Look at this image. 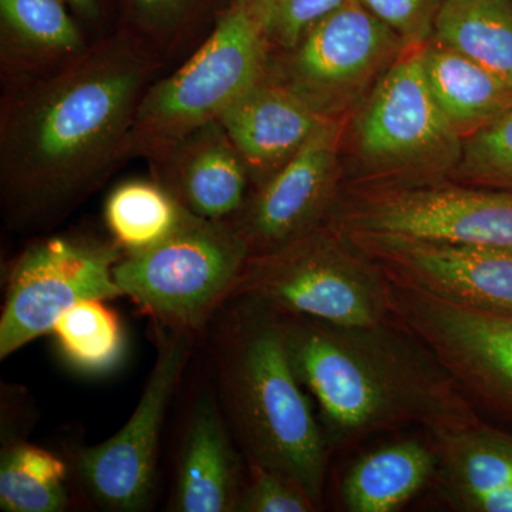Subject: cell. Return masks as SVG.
<instances>
[{"mask_svg":"<svg viewBox=\"0 0 512 512\" xmlns=\"http://www.w3.org/2000/svg\"><path fill=\"white\" fill-rule=\"evenodd\" d=\"M160 57L130 33L10 80L0 119V204L18 234L57 227L131 154Z\"/></svg>","mask_w":512,"mask_h":512,"instance_id":"6da1fadb","label":"cell"},{"mask_svg":"<svg viewBox=\"0 0 512 512\" xmlns=\"http://www.w3.org/2000/svg\"><path fill=\"white\" fill-rule=\"evenodd\" d=\"M276 315L289 362L318 406L330 450L409 426L436 439L481 421L460 384L396 319L343 328Z\"/></svg>","mask_w":512,"mask_h":512,"instance_id":"7a4b0ae2","label":"cell"},{"mask_svg":"<svg viewBox=\"0 0 512 512\" xmlns=\"http://www.w3.org/2000/svg\"><path fill=\"white\" fill-rule=\"evenodd\" d=\"M201 342L245 463L293 478L322 507L330 447L293 372L274 309L235 296L215 313Z\"/></svg>","mask_w":512,"mask_h":512,"instance_id":"3957f363","label":"cell"},{"mask_svg":"<svg viewBox=\"0 0 512 512\" xmlns=\"http://www.w3.org/2000/svg\"><path fill=\"white\" fill-rule=\"evenodd\" d=\"M343 328L393 319L392 285L335 227H316L282 247L249 256L231 298Z\"/></svg>","mask_w":512,"mask_h":512,"instance_id":"277c9868","label":"cell"},{"mask_svg":"<svg viewBox=\"0 0 512 512\" xmlns=\"http://www.w3.org/2000/svg\"><path fill=\"white\" fill-rule=\"evenodd\" d=\"M251 248L229 220L185 210L160 244L123 254L114 281L154 325L204 338L218 309L231 299Z\"/></svg>","mask_w":512,"mask_h":512,"instance_id":"5b68a950","label":"cell"},{"mask_svg":"<svg viewBox=\"0 0 512 512\" xmlns=\"http://www.w3.org/2000/svg\"><path fill=\"white\" fill-rule=\"evenodd\" d=\"M268 47L244 0H235L183 66L148 87L131 130V154L150 157L220 119L265 79Z\"/></svg>","mask_w":512,"mask_h":512,"instance_id":"8992f818","label":"cell"},{"mask_svg":"<svg viewBox=\"0 0 512 512\" xmlns=\"http://www.w3.org/2000/svg\"><path fill=\"white\" fill-rule=\"evenodd\" d=\"M154 329L156 362L130 419L103 443L76 448L67 461L80 493L99 510L141 512L154 503L165 420L201 342L190 333Z\"/></svg>","mask_w":512,"mask_h":512,"instance_id":"52a82bcc","label":"cell"},{"mask_svg":"<svg viewBox=\"0 0 512 512\" xmlns=\"http://www.w3.org/2000/svg\"><path fill=\"white\" fill-rule=\"evenodd\" d=\"M124 252L116 242L80 237L36 239L10 266L0 316V360L8 359L87 299L124 296L114 266Z\"/></svg>","mask_w":512,"mask_h":512,"instance_id":"ba28073f","label":"cell"},{"mask_svg":"<svg viewBox=\"0 0 512 512\" xmlns=\"http://www.w3.org/2000/svg\"><path fill=\"white\" fill-rule=\"evenodd\" d=\"M390 285L393 318L433 353L464 393L512 416V315Z\"/></svg>","mask_w":512,"mask_h":512,"instance_id":"9c48e42d","label":"cell"},{"mask_svg":"<svg viewBox=\"0 0 512 512\" xmlns=\"http://www.w3.org/2000/svg\"><path fill=\"white\" fill-rule=\"evenodd\" d=\"M332 227L342 234L512 249V192L456 185L380 191L356 202Z\"/></svg>","mask_w":512,"mask_h":512,"instance_id":"30bf717a","label":"cell"},{"mask_svg":"<svg viewBox=\"0 0 512 512\" xmlns=\"http://www.w3.org/2000/svg\"><path fill=\"white\" fill-rule=\"evenodd\" d=\"M356 140L383 170H437L461 157L463 138L434 100L421 50L386 70L359 114Z\"/></svg>","mask_w":512,"mask_h":512,"instance_id":"8fae6325","label":"cell"},{"mask_svg":"<svg viewBox=\"0 0 512 512\" xmlns=\"http://www.w3.org/2000/svg\"><path fill=\"white\" fill-rule=\"evenodd\" d=\"M387 281L467 308L512 315V249L343 234Z\"/></svg>","mask_w":512,"mask_h":512,"instance_id":"7c38bea8","label":"cell"},{"mask_svg":"<svg viewBox=\"0 0 512 512\" xmlns=\"http://www.w3.org/2000/svg\"><path fill=\"white\" fill-rule=\"evenodd\" d=\"M402 45V39L359 0H348L320 19L291 50L282 83L326 117Z\"/></svg>","mask_w":512,"mask_h":512,"instance_id":"4fadbf2b","label":"cell"},{"mask_svg":"<svg viewBox=\"0 0 512 512\" xmlns=\"http://www.w3.org/2000/svg\"><path fill=\"white\" fill-rule=\"evenodd\" d=\"M340 126L325 119L311 137L231 218L251 248L264 254L319 227L332 204Z\"/></svg>","mask_w":512,"mask_h":512,"instance_id":"5bb4252c","label":"cell"},{"mask_svg":"<svg viewBox=\"0 0 512 512\" xmlns=\"http://www.w3.org/2000/svg\"><path fill=\"white\" fill-rule=\"evenodd\" d=\"M187 403L167 510L237 512L247 463L228 429L208 367Z\"/></svg>","mask_w":512,"mask_h":512,"instance_id":"9a60e30c","label":"cell"},{"mask_svg":"<svg viewBox=\"0 0 512 512\" xmlns=\"http://www.w3.org/2000/svg\"><path fill=\"white\" fill-rule=\"evenodd\" d=\"M154 180L178 204L208 220H231L247 202L248 167L220 121L151 154Z\"/></svg>","mask_w":512,"mask_h":512,"instance_id":"2e32d148","label":"cell"},{"mask_svg":"<svg viewBox=\"0 0 512 512\" xmlns=\"http://www.w3.org/2000/svg\"><path fill=\"white\" fill-rule=\"evenodd\" d=\"M325 119L284 83L265 77L218 121L249 173L275 174Z\"/></svg>","mask_w":512,"mask_h":512,"instance_id":"e0dca14e","label":"cell"},{"mask_svg":"<svg viewBox=\"0 0 512 512\" xmlns=\"http://www.w3.org/2000/svg\"><path fill=\"white\" fill-rule=\"evenodd\" d=\"M433 441L436 480L448 504L464 512H512V434L478 421Z\"/></svg>","mask_w":512,"mask_h":512,"instance_id":"ac0fdd59","label":"cell"},{"mask_svg":"<svg viewBox=\"0 0 512 512\" xmlns=\"http://www.w3.org/2000/svg\"><path fill=\"white\" fill-rule=\"evenodd\" d=\"M436 443L394 441L369 451L346 471L340 498L350 512H394L436 478Z\"/></svg>","mask_w":512,"mask_h":512,"instance_id":"d6986e66","label":"cell"},{"mask_svg":"<svg viewBox=\"0 0 512 512\" xmlns=\"http://www.w3.org/2000/svg\"><path fill=\"white\" fill-rule=\"evenodd\" d=\"M0 18L10 80L46 72L87 47L63 0H0Z\"/></svg>","mask_w":512,"mask_h":512,"instance_id":"ffe728a7","label":"cell"},{"mask_svg":"<svg viewBox=\"0 0 512 512\" xmlns=\"http://www.w3.org/2000/svg\"><path fill=\"white\" fill-rule=\"evenodd\" d=\"M434 100L451 127L468 138L512 107V87L480 64L434 42L421 50Z\"/></svg>","mask_w":512,"mask_h":512,"instance_id":"44dd1931","label":"cell"},{"mask_svg":"<svg viewBox=\"0 0 512 512\" xmlns=\"http://www.w3.org/2000/svg\"><path fill=\"white\" fill-rule=\"evenodd\" d=\"M433 37L512 87V0H443Z\"/></svg>","mask_w":512,"mask_h":512,"instance_id":"7402d4cb","label":"cell"},{"mask_svg":"<svg viewBox=\"0 0 512 512\" xmlns=\"http://www.w3.org/2000/svg\"><path fill=\"white\" fill-rule=\"evenodd\" d=\"M69 463L29 443L19 433L2 434L0 510L63 512L72 505Z\"/></svg>","mask_w":512,"mask_h":512,"instance_id":"603a6c76","label":"cell"},{"mask_svg":"<svg viewBox=\"0 0 512 512\" xmlns=\"http://www.w3.org/2000/svg\"><path fill=\"white\" fill-rule=\"evenodd\" d=\"M184 208L156 180H130L110 192L104 220L124 254L144 251L173 234Z\"/></svg>","mask_w":512,"mask_h":512,"instance_id":"cb8c5ba5","label":"cell"},{"mask_svg":"<svg viewBox=\"0 0 512 512\" xmlns=\"http://www.w3.org/2000/svg\"><path fill=\"white\" fill-rule=\"evenodd\" d=\"M106 302L87 299L76 303L60 316L52 330L64 357L83 372H107L123 355V328Z\"/></svg>","mask_w":512,"mask_h":512,"instance_id":"d4e9b609","label":"cell"},{"mask_svg":"<svg viewBox=\"0 0 512 512\" xmlns=\"http://www.w3.org/2000/svg\"><path fill=\"white\" fill-rule=\"evenodd\" d=\"M461 163V173L470 183L512 192V107L466 138Z\"/></svg>","mask_w":512,"mask_h":512,"instance_id":"484cf974","label":"cell"},{"mask_svg":"<svg viewBox=\"0 0 512 512\" xmlns=\"http://www.w3.org/2000/svg\"><path fill=\"white\" fill-rule=\"evenodd\" d=\"M268 46L291 52L303 36L348 0H244Z\"/></svg>","mask_w":512,"mask_h":512,"instance_id":"4316f807","label":"cell"},{"mask_svg":"<svg viewBox=\"0 0 512 512\" xmlns=\"http://www.w3.org/2000/svg\"><path fill=\"white\" fill-rule=\"evenodd\" d=\"M319 508L293 478L247 464V477L237 512H313Z\"/></svg>","mask_w":512,"mask_h":512,"instance_id":"83f0119b","label":"cell"},{"mask_svg":"<svg viewBox=\"0 0 512 512\" xmlns=\"http://www.w3.org/2000/svg\"><path fill=\"white\" fill-rule=\"evenodd\" d=\"M372 15L402 39L420 46L434 35V23L443 0H359Z\"/></svg>","mask_w":512,"mask_h":512,"instance_id":"f1b7e54d","label":"cell"},{"mask_svg":"<svg viewBox=\"0 0 512 512\" xmlns=\"http://www.w3.org/2000/svg\"><path fill=\"white\" fill-rule=\"evenodd\" d=\"M191 0H131L143 42L157 55L173 50Z\"/></svg>","mask_w":512,"mask_h":512,"instance_id":"f546056e","label":"cell"},{"mask_svg":"<svg viewBox=\"0 0 512 512\" xmlns=\"http://www.w3.org/2000/svg\"><path fill=\"white\" fill-rule=\"evenodd\" d=\"M77 12L82 13L86 18L94 19L99 16V2L97 0H66Z\"/></svg>","mask_w":512,"mask_h":512,"instance_id":"4dcf8cb0","label":"cell"}]
</instances>
